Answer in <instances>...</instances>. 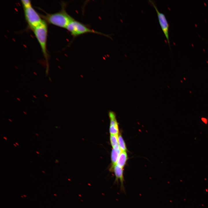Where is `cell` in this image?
I'll list each match as a JSON object with an SVG mask.
<instances>
[{"label": "cell", "mask_w": 208, "mask_h": 208, "mask_svg": "<svg viewBox=\"0 0 208 208\" xmlns=\"http://www.w3.org/2000/svg\"><path fill=\"white\" fill-rule=\"evenodd\" d=\"M61 5L62 8L60 11L53 14L40 15V16L47 23L66 28L68 24L75 19L66 12V3H62Z\"/></svg>", "instance_id": "1"}, {"label": "cell", "mask_w": 208, "mask_h": 208, "mask_svg": "<svg viewBox=\"0 0 208 208\" xmlns=\"http://www.w3.org/2000/svg\"><path fill=\"white\" fill-rule=\"evenodd\" d=\"M66 29L73 37L87 33H93L110 38L109 35L91 29L87 26L75 19L70 22Z\"/></svg>", "instance_id": "2"}, {"label": "cell", "mask_w": 208, "mask_h": 208, "mask_svg": "<svg viewBox=\"0 0 208 208\" xmlns=\"http://www.w3.org/2000/svg\"><path fill=\"white\" fill-rule=\"evenodd\" d=\"M33 31L40 44L43 55L47 60L48 55L47 48V23L44 20L40 25L34 29Z\"/></svg>", "instance_id": "3"}, {"label": "cell", "mask_w": 208, "mask_h": 208, "mask_svg": "<svg viewBox=\"0 0 208 208\" xmlns=\"http://www.w3.org/2000/svg\"><path fill=\"white\" fill-rule=\"evenodd\" d=\"M23 9L25 20L28 26L33 31L40 25L44 20L32 6Z\"/></svg>", "instance_id": "4"}, {"label": "cell", "mask_w": 208, "mask_h": 208, "mask_svg": "<svg viewBox=\"0 0 208 208\" xmlns=\"http://www.w3.org/2000/svg\"><path fill=\"white\" fill-rule=\"evenodd\" d=\"M148 1L150 4L155 10L159 24L170 47L169 36V25L166 16L164 14L159 12L154 1L152 0H149Z\"/></svg>", "instance_id": "5"}, {"label": "cell", "mask_w": 208, "mask_h": 208, "mask_svg": "<svg viewBox=\"0 0 208 208\" xmlns=\"http://www.w3.org/2000/svg\"><path fill=\"white\" fill-rule=\"evenodd\" d=\"M123 168L120 167L116 164L111 168V170L113 171L115 176V182L120 183V189L122 192L125 191L124 186V179L123 176Z\"/></svg>", "instance_id": "6"}, {"label": "cell", "mask_w": 208, "mask_h": 208, "mask_svg": "<svg viewBox=\"0 0 208 208\" xmlns=\"http://www.w3.org/2000/svg\"><path fill=\"white\" fill-rule=\"evenodd\" d=\"M110 120L109 132L110 135H118L119 129L115 114L114 112L110 111L109 113Z\"/></svg>", "instance_id": "7"}, {"label": "cell", "mask_w": 208, "mask_h": 208, "mask_svg": "<svg viewBox=\"0 0 208 208\" xmlns=\"http://www.w3.org/2000/svg\"><path fill=\"white\" fill-rule=\"evenodd\" d=\"M127 159L126 151H122L118 158L116 164L122 168L125 166Z\"/></svg>", "instance_id": "8"}, {"label": "cell", "mask_w": 208, "mask_h": 208, "mask_svg": "<svg viewBox=\"0 0 208 208\" xmlns=\"http://www.w3.org/2000/svg\"><path fill=\"white\" fill-rule=\"evenodd\" d=\"M121 152L120 149L116 150L113 148L111 154V159L112 164V167L116 164L118 158Z\"/></svg>", "instance_id": "9"}, {"label": "cell", "mask_w": 208, "mask_h": 208, "mask_svg": "<svg viewBox=\"0 0 208 208\" xmlns=\"http://www.w3.org/2000/svg\"><path fill=\"white\" fill-rule=\"evenodd\" d=\"M118 135H110V141L113 148L120 149L118 143Z\"/></svg>", "instance_id": "10"}, {"label": "cell", "mask_w": 208, "mask_h": 208, "mask_svg": "<svg viewBox=\"0 0 208 208\" xmlns=\"http://www.w3.org/2000/svg\"><path fill=\"white\" fill-rule=\"evenodd\" d=\"M118 143L119 148L121 151H126L127 148L124 141L122 136H118Z\"/></svg>", "instance_id": "11"}, {"label": "cell", "mask_w": 208, "mask_h": 208, "mask_svg": "<svg viewBox=\"0 0 208 208\" xmlns=\"http://www.w3.org/2000/svg\"><path fill=\"white\" fill-rule=\"evenodd\" d=\"M21 2L23 9L31 6L30 1L29 0H21Z\"/></svg>", "instance_id": "12"}, {"label": "cell", "mask_w": 208, "mask_h": 208, "mask_svg": "<svg viewBox=\"0 0 208 208\" xmlns=\"http://www.w3.org/2000/svg\"><path fill=\"white\" fill-rule=\"evenodd\" d=\"M3 138L4 139H5V140H7V138L6 137H3Z\"/></svg>", "instance_id": "13"}, {"label": "cell", "mask_w": 208, "mask_h": 208, "mask_svg": "<svg viewBox=\"0 0 208 208\" xmlns=\"http://www.w3.org/2000/svg\"><path fill=\"white\" fill-rule=\"evenodd\" d=\"M15 144H17V145H19V144H18V143L16 142V143H15Z\"/></svg>", "instance_id": "14"}, {"label": "cell", "mask_w": 208, "mask_h": 208, "mask_svg": "<svg viewBox=\"0 0 208 208\" xmlns=\"http://www.w3.org/2000/svg\"><path fill=\"white\" fill-rule=\"evenodd\" d=\"M36 153H38V154H40V153H39L38 152V151H36Z\"/></svg>", "instance_id": "15"}, {"label": "cell", "mask_w": 208, "mask_h": 208, "mask_svg": "<svg viewBox=\"0 0 208 208\" xmlns=\"http://www.w3.org/2000/svg\"><path fill=\"white\" fill-rule=\"evenodd\" d=\"M13 145H14V146H17V145H16V144H14Z\"/></svg>", "instance_id": "16"}, {"label": "cell", "mask_w": 208, "mask_h": 208, "mask_svg": "<svg viewBox=\"0 0 208 208\" xmlns=\"http://www.w3.org/2000/svg\"><path fill=\"white\" fill-rule=\"evenodd\" d=\"M36 135H37L38 136H39V135L38 134V133H36Z\"/></svg>", "instance_id": "17"}, {"label": "cell", "mask_w": 208, "mask_h": 208, "mask_svg": "<svg viewBox=\"0 0 208 208\" xmlns=\"http://www.w3.org/2000/svg\"><path fill=\"white\" fill-rule=\"evenodd\" d=\"M9 120H10V121H11V122L12 121V120H10V119H9Z\"/></svg>", "instance_id": "18"}]
</instances>
